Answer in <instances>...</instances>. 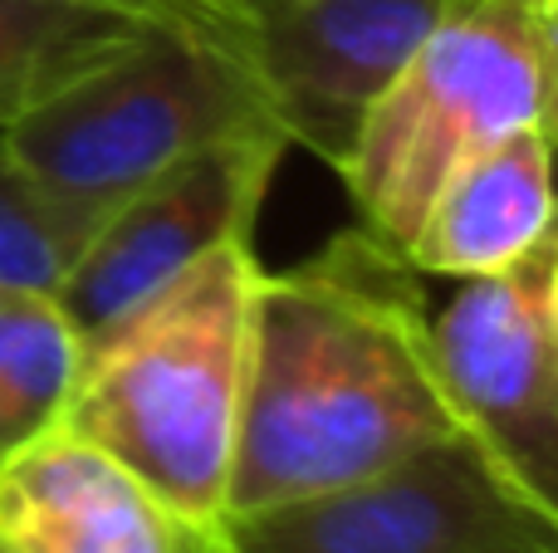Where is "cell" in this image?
<instances>
[{"label": "cell", "instance_id": "6da1fadb", "mask_svg": "<svg viewBox=\"0 0 558 553\" xmlns=\"http://www.w3.org/2000/svg\"><path fill=\"white\" fill-rule=\"evenodd\" d=\"M456 431L402 255L353 225L294 270H260L226 519L353 486Z\"/></svg>", "mask_w": 558, "mask_h": 553}, {"label": "cell", "instance_id": "7a4b0ae2", "mask_svg": "<svg viewBox=\"0 0 558 553\" xmlns=\"http://www.w3.org/2000/svg\"><path fill=\"white\" fill-rule=\"evenodd\" d=\"M251 241H231L84 348L64 421L196 525H226L241 437Z\"/></svg>", "mask_w": 558, "mask_h": 553}, {"label": "cell", "instance_id": "3957f363", "mask_svg": "<svg viewBox=\"0 0 558 553\" xmlns=\"http://www.w3.org/2000/svg\"><path fill=\"white\" fill-rule=\"evenodd\" d=\"M270 127L284 133L241 54L177 29H147L0 133L39 192L108 221L182 157Z\"/></svg>", "mask_w": 558, "mask_h": 553}, {"label": "cell", "instance_id": "277c9868", "mask_svg": "<svg viewBox=\"0 0 558 553\" xmlns=\"http://www.w3.org/2000/svg\"><path fill=\"white\" fill-rule=\"evenodd\" d=\"M539 123L534 0H451L338 167L357 231L402 255L471 157Z\"/></svg>", "mask_w": 558, "mask_h": 553}, {"label": "cell", "instance_id": "5b68a950", "mask_svg": "<svg viewBox=\"0 0 558 553\" xmlns=\"http://www.w3.org/2000/svg\"><path fill=\"white\" fill-rule=\"evenodd\" d=\"M221 553H558L465 431L353 486L221 525Z\"/></svg>", "mask_w": 558, "mask_h": 553}, {"label": "cell", "instance_id": "8992f818", "mask_svg": "<svg viewBox=\"0 0 558 553\" xmlns=\"http://www.w3.org/2000/svg\"><path fill=\"white\" fill-rule=\"evenodd\" d=\"M549 241L514 270L465 280L432 319L456 427L558 529V339L544 309Z\"/></svg>", "mask_w": 558, "mask_h": 553}, {"label": "cell", "instance_id": "52a82bcc", "mask_svg": "<svg viewBox=\"0 0 558 553\" xmlns=\"http://www.w3.org/2000/svg\"><path fill=\"white\" fill-rule=\"evenodd\" d=\"M284 152L289 137L275 127L226 137L182 157L143 192L128 196L94 231L54 294L84 348L118 329L133 309H143L196 260L231 241H251V225Z\"/></svg>", "mask_w": 558, "mask_h": 553}, {"label": "cell", "instance_id": "ba28073f", "mask_svg": "<svg viewBox=\"0 0 558 553\" xmlns=\"http://www.w3.org/2000/svg\"><path fill=\"white\" fill-rule=\"evenodd\" d=\"M446 5L451 0H251V64L289 143L338 172Z\"/></svg>", "mask_w": 558, "mask_h": 553}, {"label": "cell", "instance_id": "9c48e42d", "mask_svg": "<svg viewBox=\"0 0 558 553\" xmlns=\"http://www.w3.org/2000/svg\"><path fill=\"white\" fill-rule=\"evenodd\" d=\"M0 553H221V525L177 515L69 427L0 466Z\"/></svg>", "mask_w": 558, "mask_h": 553}, {"label": "cell", "instance_id": "30bf717a", "mask_svg": "<svg viewBox=\"0 0 558 553\" xmlns=\"http://www.w3.org/2000/svg\"><path fill=\"white\" fill-rule=\"evenodd\" d=\"M554 162L558 152L539 123L514 127L510 137L471 157L426 206L407 245V265L416 274L481 280L530 260L549 241L558 216Z\"/></svg>", "mask_w": 558, "mask_h": 553}, {"label": "cell", "instance_id": "8fae6325", "mask_svg": "<svg viewBox=\"0 0 558 553\" xmlns=\"http://www.w3.org/2000/svg\"><path fill=\"white\" fill-rule=\"evenodd\" d=\"M147 29L88 0H0V127Z\"/></svg>", "mask_w": 558, "mask_h": 553}, {"label": "cell", "instance_id": "7c38bea8", "mask_svg": "<svg viewBox=\"0 0 558 553\" xmlns=\"http://www.w3.org/2000/svg\"><path fill=\"white\" fill-rule=\"evenodd\" d=\"M84 339L54 294L0 290V466L64 421Z\"/></svg>", "mask_w": 558, "mask_h": 553}, {"label": "cell", "instance_id": "4fadbf2b", "mask_svg": "<svg viewBox=\"0 0 558 553\" xmlns=\"http://www.w3.org/2000/svg\"><path fill=\"white\" fill-rule=\"evenodd\" d=\"M98 225V216L39 192L0 133V290L59 294Z\"/></svg>", "mask_w": 558, "mask_h": 553}, {"label": "cell", "instance_id": "5bb4252c", "mask_svg": "<svg viewBox=\"0 0 558 553\" xmlns=\"http://www.w3.org/2000/svg\"><path fill=\"white\" fill-rule=\"evenodd\" d=\"M153 29H177L231 49L251 64V0H88ZM255 69V64H251Z\"/></svg>", "mask_w": 558, "mask_h": 553}, {"label": "cell", "instance_id": "9a60e30c", "mask_svg": "<svg viewBox=\"0 0 558 553\" xmlns=\"http://www.w3.org/2000/svg\"><path fill=\"white\" fill-rule=\"evenodd\" d=\"M534 45H539V133L558 152V0H534Z\"/></svg>", "mask_w": 558, "mask_h": 553}, {"label": "cell", "instance_id": "2e32d148", "mask_svg": "<svg viewBox=\"0 0 558 553\" xmlns=\"http://www.w3.org/2000/svg\"><path fill=\"white\" fill-rule=\"evenodd\" d=\"M544 309H549L554 339H558V225L549 231V270H544Z\"/></svg>", "mask_w": 558, "mask_h": 553}, {"label": "cell", "instance_id": "e0dca14e", "mask_svg": "<svg viewBox=\"0 0 558 553\" xmlns=\"http://www.w3.org/2000/svg\"><path fill=\"white\" fill-rule=\"evenodd\" d=\"M554 225H558V216H554Z\"/></svg>", "mask_w": 558, "mask_h": 553}]
</instances>
